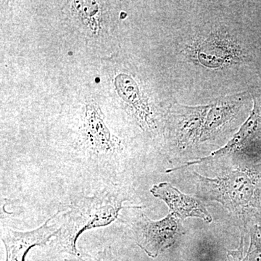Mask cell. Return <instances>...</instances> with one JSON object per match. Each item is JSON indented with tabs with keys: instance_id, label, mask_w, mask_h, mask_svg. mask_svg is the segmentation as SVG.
<instances>
[{
	"instance_id": "1",
	"label": "cell",
	"mask_w": 261,
	"mask_h": 261,
	"mask_svg": "<svg viewBox=\"0 0 261 261\" xmlns=\"http://www.w3.org/2000/svg\"><path fill=\"white\" fill-rule=\"evenodd\" d=\"M125 200L121 190L112 187L75 202L57 234L56 245L58 250L80 257L76 242L80 235L87 230L111 224L123 208Z\"/></svg>"
},
{
	"instance_id": "2",
	"label": "cell",
	"mask_w": 261,
	"mask_h": 261,
	"mask_svg": "<svg viewBox=\"0 0 261 261\" xmlns=\"http://www.w3.org/2000/svg\"><path fill=\"white\" fill-rule=\"evenodd\" d=\"M199 176L205 197L221 202L231 211L244 214L261 210V176L247 171H234L224 177Z\"/></svg>"
},
{
	"instance_id": "3",
	"label": "cell",
	"mask_w": 261,
	"mask_h": 261,
	"mask_svg": "<svg viewBox=\"0 0 261 261\" xmlns=\"http://www.w3.org/2000/svg\"><path fill=\"white\" fill-rule=\"evenodd\" d=\"M134 234L137 245L151 257H156L174 244L178 234L177 218L170 213L158 221L141 214L134 221Z\"/></svg>"
},
{
	"instance_id": "4",
	"label": "cell",
	"mask_w": 261,
	"mask_h": 261,
	"mask_svg": "<svg viewBox=\"0 0 261 261\" xmlns=\"http://www.w3.org/2000/svg\"><path fill=\"white\" fill-rule=\"evenodd\" d=\"M58 213L32 231L22 232L11 228L2 230L1 240L6 250V261H25V255L32 247L43 246L51 238L56 237L60 228L49 224Z\"/></svg>"
},
{
	"instance_id": "5",
	"label": "cell",
	"mask_w": 261,
	"mask_h": 261,
	"mask_svg": "<svg viewBox=\"0 0 261 261\" xmlns=\"http://www.w3.org/2000/svg\"><path fill=\"white\" fill-rule=\"evenodd\" d=\"M150 192L154 197L164 201L169 207L170 213L177 219L195 217L207 223L212 221V217L201 201L182 193L167 182L154 185Z\"/></svg>"
},
{
	"instance_id": "6",
	"label": "cell",
	"mask_w": 261,
	"mask_h": 261,
	"mask_svg": "<svg viewBox=\"0 0 261 261\" xmlns=\"http://www.w3.org/2000/svg\"><path fill=\"white\" fill-rule=\"evenodd\" d=\"M254 108L252 110L251 115L249 117L248 119L240 128L238 133L236 134L232 139L228 142V143L224 147L215 151L211 153L210 156L203 158L194 161L192 162L186 163L185 166H180V167L171 168L168 170L167 173L172 172V171H178L185 167L192 166V165L199 164V163L207 162L215 159H219L222 157L225 154L229 153L237 147H240L243 145L244 142L248 140L252 136L256 135L258 132H261V91L257 92L255 95H254Z\"/></svg>"
},
{
	"instance_id": "7",
	"label": "cell",
	"mask_w": 261,
	"mask_h": 261,
	"mask_svg": "<svg viewBox=\"0 0 261 261\" xmlns=\"http://www.w3.org/2000/svg\"><path fill=\"white\" fill-rule=\"evenodd\" d=\"M115 82L121 97L130 103L142 118H147L149 113L148 106L141 95L138 86L135 81L128 75L121 74L117 76Z\"/></svg>"
},
{
	"instance_id": "8",
	"label": "cell",
	"mask_w": 261,
	"mask_h": 261,
	"mask_svg": "<svg viewBox=\"0 0 261 261\" xmlns=\"http://www.w3.org/2000/svg\"><path fill=\"white\" fill-rule=\"evenodd\" d=\"M89 2H75V10L84 20H92V17L97 13V5Z\"/></svg>"
},
{
	"instance_id": "9",
	"label": "cell",
	"mask_w": 261,
	"mask_h": 261,
	"mask_svg": "<svg viewBox=\"0 0 261 261\" xmlns=\"http://www.w3.org/2000/svg\"><path fill=\"white\" fill-rule=\"evenodd\" d=\"M78 257L75 260L68 261H118L114 258L112 254L110 252L106 251L101 252L97 256L87 257V258H83V257Z\"/></svg>"
}]
</instances>
